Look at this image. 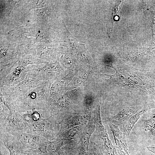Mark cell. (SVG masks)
Wrapping results in <instances>:
<instances>
[{
  "instance_id": "obj_1",
  "label": "cell",
  "mask_w": 155,
  "mask_h": 155,
  "mask_svg": "<svg viewBox=\"0 0 155 155\" xmlns=\"http://www.w3.org/2000/svg\"><path fill=\"white\" fill-rule=\"evenodd\" d=\"M78 143L75 141L58 138L52 141L48 140L38 148L28 150L27 155H69L75 149Z\"/></svg>"
},
{
  "instance_id": "obj_2",
  "label": "cell",
  "mask_w": 155,
  "mask_h": 155,
  "mask_svg": "<svg viewBox=\"0 0 155 155\" xmlns=\"http://www.w3.org/2000/svg\"><path fill=\"white\" fill-rule=\"evenodd\" d=\"M61 128L59 123L53 117L41 118L29 127L27 133L39 135L52 141L56 138Z\"/></svg>"
},
{
  "instance_id": "obj_3",
  "label": "cell",
  "mask_w": 155,
  "mask_h": 155,
  "mask_svg": "<svg viewBox=\"0 0 155 155\" xmlns=\"http://www.w3.org/2000/svg\"><path fill=\"white\" fill-rule=\"evenodd\" d=\"M0 134L27 133L28 124L19 111L10 112L6 116L0 118Z\"/></svg>"
},
{
  "instance_id": "obj_4",
  "label": "cell",
  "mask_w": 155,
  "mask_h": 155,
  "mask_svg": "<svg viewBox=\"0 0 155 155\" xmlns=\"http://www.w3.org/2000/svg\"><path fill=\"white\" fill-rule=\"evenodd\" d=\"M91 114L86 111L82 113H69L66 114L59 122L60 131H63L73 127L87 125L92 119Z\"/></svg>"
},
{
  "instance_id": "obj_5",
  "label": "cell",
  "mask_w": 155,
  "mask_h": 155,
  "mask_svg": "<svg viewBox=\"0 0 155 155\" xmlns=\"http://www.w3.org/2000/svg\"><path fill=\"white\" fill-rule=\"evenodd\" d=\"M0 139L8 150L10 155H27V150L18 139L10 134H0Z\"/></svg>"
},
{
  "instance_id": "obj_6",
  "label": "cell",
  "mask_w": 155,
  "mask_h": 155,
  "mask_svg": "<svg viewBox=\"0 0 155 155\" xmlns=\"http://www.w3.org/2000/svg\"><path fill=\"white\" fill-rule=\"evenodd\" d=\"M13 135L18 139L27 150H35L47 140L41 136L26 132L16 133Z\"/></svg>"
},
{
  "instance_id": "obj_7",
  "label": "cell",
  "mask_w": 155,
  "mask_h": 155,
  "mask_svg": "<svg viewBox=\"0 0 155 155\" xmlns=\"http://www.w3.org/2000/svg\"><path fill=\"white\" fill-rule=\"evenodd\" d=\"M96 129L94 123L91 119L86 125V127L78 142V155H87L89 152L90 137Z\"/></svg>"
},
{
  "instance_id": "obj_8",
  "label": "cell",
  "mask_w": 155,
  "mask_h": 155,
  "mask_svg": "<svg viewBox=\"0 0 155 155\" xmlns=\"http://www.w3.org/2000/svg\"><path fill=\"white\" fill-rule=\"evenodd\" d=\"M114 137L115 148L124 152H128L126 136L119 130V127L110 122H107Z\"/></svg>"
},
{
  "instance_id": "obj_9",
  "label": "cell",
  "mask_w": 155,
  "mask_h": 155,
  "mask_svg": "<svg viewBox=\"0 0 155 155\" xmlns=\"http://www.w3.org/2000/svg\"><path fill=\"white\" fill-rule=\"evenodd\" d=\"M86 125L75 127L63 131H60L56 138L77 143L86 129Z\"/></svg>"
},
{
  "instance_id": "obj_10",
  "label": "cell",
  "mask_w": 155,
  "mask_h": 155,
  "mask_svg": "<svg viewBox=\"0 0 155 155\" xmlns=\"http://www.w3.org/2000/svg\"><path fill=\"white\" fill-rule=\"evenodd\" d=\"M155 108V105L154 104H147L140 111L133 115L123 124L124 132L127 138H129L132 129L143 114L148 111Z\"/></svg>"
},
{
  "instance_id": "obj_11",
  "label": "cell",
  "mask_w": 155,
  "mask_h": 155,
  "mask_svg": "<svg viewBox=\"0 0 155 155\" xmlns=\"http://www.w3.org/2000/svg\"><path fill=\"white\" fill-rule=\"evenodd\" d=\"M136 112L134 108H127L124 109L117 115L111 117L107 120V122L112 123L123 124L127 121Z\"/></svg>"
},
{
  "instance_id": "obj_12",
  "label": "cell",
  "mask_w": 155,
  "mask_h": 155,
  "mask_svg": "<svg viewBox=\"0 0 155 155\" xmlns=\"http://www.w3.org/2000/svg\"><path fill=\"white\" fill-rule=\"evenodd\" d=\"M20 113L24 120L28 124V128L41 118L40 113L34 110L28 111Z\"/></svg>"
},
{
  "instance_id": "obj_13",
  "label": "cell",
  "mask_w": 155,
  "mask_h": 155,
  "mask_svg": "<svg viewBox=\"0 0 155 155\" xmlns=\"http://www.w3.org/2000/svg\"><path fill=\"white\" fill-rule=\"evenodd\" d=\"M145 131L149 133V137L152 140H155V114L149 119L144 122Z\"/></svg>"
},
{
  "instance_id": "obj_14",
  "label": "cell",
  "mask_w": 155,
  "mask_h": 155,
  "mask_svg": "<svg viewBox=\"0 0 155 155\" xmlns=\"http://www.w3.org/2000/svg\"><path fill=\"white\" fill-rule=\"evenodd\" d=\"M89 151L93 155H106L101 148L94 142L90 143Z\"/></svg>"
},
{
  "instance_id": "obj_15",
  "label": "cell",
  "mask_w": 155,
  "mask_h": 155,
  "mask_svg": "<svg viewBox=\"0 0 155 155\" xmlns=\"http://www.w3.org/2000/svg\"><path fill=\"white\" fill-rule=\"evenodd\" d=\"M0 155H10L8 150L5 146L3 142L0 140Z\"/></svg>"
},
{
  "instance_id": "obj_16",
  "label": "cell",
  "mask_w": 155,
  "mask_h": 155,
  "mask_svg": "<svg viewBox=\"0 0 155 155\" xmlns=\"http://www.w3.org/2000/svg\"><path fill=\"white\" fill-rule=\"evenodd\" d=\"M117 150L118 153L117 155H130L128 152H124L117 149Z\"/></svg>"
},
{
  "instance_id": "obj_17",
  "label": "cell",
  "mask_w": 155,
  "mask_h": 155,
  "mask_svg": "<svg viewBox=\"0 0 155 155\" xmlns=\"http://www.w3.org/2000/svg\"><path fill=\"white\" fill-rule=\"evenodd\" d=\"M147 148L148 150L149 151L155 154V147L152 146H148Z\"/></svg>"
},
{
  "instance_id": "obj_18",
  "label": "cell",
  "mask_w": 155,
  "mask_h": 155,
  "mask_svg": "<svg viewBox=\"0 0 155 155\" xmlns=\"http://www.w3.org/2000/svg\"><path fill=\"white\" fill-rule=\"evenodd\" d=\"M69 155H78L77 148L73 150L70 154Z\"/></svg>"
},
{
  "instance_id": "obj_19",
  "label": "cell",
  "mask_w": 155,
  "mask_h": 155,
  "mask_svg": "<svg viewBox=\"0 0 155 155\" xmlns=\"http://www.w3.org/2000/svg\"><path fill=\"white\" fill-rule=\"evenodd\" d=\"M87 155H93L92 153L90 152L89 150V152L88 153V154Z\"/></svg>"
}]
</instances>
